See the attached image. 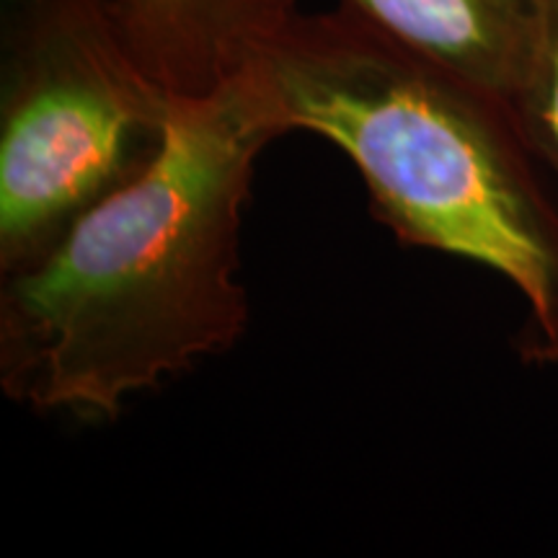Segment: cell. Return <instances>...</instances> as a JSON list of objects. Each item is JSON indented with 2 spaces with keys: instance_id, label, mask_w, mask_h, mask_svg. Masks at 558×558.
Wrapping results in <instances>:
<instances>
[{
  "instance_id": "obj_3",
  "label": "cell",
  "mask_w": 558,
  "mask_h": 558,
  "mask_svg": "<svg viewBox=\"0 0 558 558\" xmlns=\"http://www.w3.org/2000/svg\"><path fill=\"white\" fill-rule=\"evenodd\" d=\"M0 90V275L34 264L163 150L171 96L111 0H19Z\"/></svg>"
},
{
  "instance_id": "obj_6",
  "label": "cell",
  "mask_w": 558,
  "mask_h": 558,
  "mask_svg": "<svg viewBox=\"0 0 558 558\" xmlns=\"http://www.w3.org/2000/svg\"><path fill=\"white\" fill-rule=\"evenodd\" d=\"M512 114L538 160L558 173V0H538L533 45Z\"/></svg>"
},
{
  "instance_id": "obj_2",
  "label": "cell",
  "mask_w": 558,
  "mask_h": 558,
  "mask_svg": "<svg viewBox=\"0 0 558 558\" xmlns=\"http://www.w3.org/2000/svg\"><path fill=\"white\" fill-rule=\"evenodd\" d=\"M239 75L277 137L311 132L352 160L401 243L507 279L527 308L522 360L556 365L558 205L505 101L341 3L292 13Z\"/></svg>"
},
{
  "instance_id": "obj_4",
  "label": "cell",
  "mask_w": 558,
  "mask_h": 558,
  "mask_svg": "<svg viewBox=\"0 0 558 558\" xmlns=\"http://www.w3.org/2000/svg\"><path fill=\"white\" fill-rule=\"evenodd\" d=\"M132 58L171 99H199L241 73L295 0H111Z\"/></svg>"
},
{
  "instance_id": "obj_1",
  "label": "cell",
  "mask_w": 558,
  "mask_h": 558,
  "mask_svg": "<svg viewBox=\"0 0 558 558\" xmlns=\"http://www.w3.org/2000/svg\"><path fill=\"white\" fill-rule=\"evenodd\" d=\"M277 132L241 75L171 99L150 169L41 259L0 275V388L39 414L117 422L132 396L239 344L241 222Z\"/></svg>"
},
{
  "instance_id": "obj_7",
  "label": "cell",
  "mask_w": 558,
  "mask_h": 558,
  "mask_svg": "<svg viewBox=\"0 0 558 558\" xmlns=\"http://www.w3.org/2000/svg\"><path fill=\"white\" fill-rule=\"evenodd\" d=\"M5 3H9V5H13V3H19V0H5Z\"/></svg>"
},
{
  "instance_id": "obj_5",
  "label": "cell",
  "mask_w": 558,
  "mask_h": 558,
  "mask_svg": "<svg viewBox=\"0 0 558 558\" xmlns=\"http://www.w3.org/2000/svg\"><path fill=\"white\" fill-rule=\"evenodd\" d=\"M369 26L388 34L458 78L512 109L538 0H339Z\"/></svg>"
}]
</instances>
